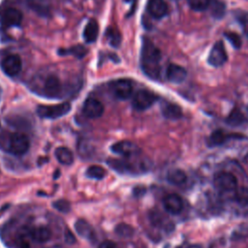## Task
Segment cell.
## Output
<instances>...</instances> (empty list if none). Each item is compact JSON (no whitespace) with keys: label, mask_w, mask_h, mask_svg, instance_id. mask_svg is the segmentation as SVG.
Wrapping results in <instances>:
<instances>
[{"label":"cell","mask_w":248,"mask_h":248,"mask_svg":"<svg viewBox=\"0 0 248 248\" xmlns=\"http://www.w3.org/2000/svg\"><path fill=\"white\" fill-rule=\"evenodd\" d=\"M147 11L154 18H162L168 13V5L165 0H148Z\"/></svg>","instance_id":"9a60e30c"},{"label":"cell","mask_w":248,"mask_h":248,"mask_svg":"<svg viewBox=\"0 0 248 248\" xmlns=\"http://www.w3.org/2000/svg\"><path fill=\"white\" fill-rule=\"evenodd\" d=\"M244 114L237 108H233L228 115L226 122L231 126H239L245 122Z\"/></svg>","instance_id":"d4e9b609"},{"label":"cell","mask_w":248,"mask_h":248,"mask_svg":"<svg viewBox=\"0 0 248 248\" xmlns=\"http://www.w3.org/2000/svg\"><path fill=\"white\" fill-rule=\"evenodd\" d=\"M55 157L57 161L62 165H72L74 162V156L72 151L64 146H60L55 149Z\"/></svg>","instance_id":"603a6c76"},{"label":"cell","mask_w":248,"mask_h":248,"mask_svg":"<svg viewBox=\"0 0 248 248\" xmlns=\"http://www.w3.org/2000/svg\"><path fill=\"white\" fill-rule=\"evenodd\" d=\"M243 135L239 134H228L222 130L214 131L207 140V145L208 146H218L224 144L226 141H228L230 139H241Z\"/></svg>","instance_id":"5bb4252c"},{"label":"cell","mask_w":248,"mask_h":248,"mask_svg":"<svg viewBox=\"0 0 248 248\" xmlns=\"http://www.w3.org/2000/svg\"><path fill=\"white\" fill-rule=\"evenodd\" d=\"M29 236L36 242L39 243H44L49 240L51 236V232L48 228L45 226H39L35 227L29 232Z\"/></svg>","instance_id":"ac0fdd59"},{"label":"cell","mask_w":248,"mask_h":248,"mask_svg":"<svg viewBox=\"0 0 248 248\" xmlns=\"http://www.w3.org/2000/svg\"><path fill=\"white\" fill-rule=\"evenodd\" d=\"M211 15L216 18H221L226 12L225 4L219 0H210L209 7Z\"/></svg>","instance_id":"484cf974"},{"label":"cell","mask_w":248,"mask_h":248,"mask_svg":"<svg viewBox=\"0 0 248 248\" xmlns=\"http://www.w3.org/2000/svg\"><path fill=\"white\" fill-rule=\"evenodd\" d=\"M86 175L93 179H102L106 175V170L100 166H90L86 170Z\"/></svg>","instance_id":"4316f807"},{"label":"cell","mask_w":248,"mask_h":248,"mask_svg":"<svg viewBox=\"0 0 248 248\" xmlns=\"http://www.w3.org/2000/svg\"><path fill=\"white\" fill-rule=\"evenodd\" d=\"M82 111L88 118H98L104 112V106L99 100L95 98H88L83 103Z\"/></svg>","instance_id":"7c38bea8"},{"label":"cell","mask_w":248,"mask_h":248,"mask_svg":"<svg viewBox=\"0 0 248 248\" xmlns=\"http://www.w3.org/2000/svg\"><path fill=\"white\" fill-rule=\"evenodd\" d=\"M126 2H130V1H132V0H125Z\"/></svg>","instance_id":"d590c367"},{"label":"cell","mask_w":248,"mask_h":248,"mask_svg":"<svg viewBox=\"0 0 248 248\" xmlns=\"http://www.w3.org/2000/svg\"><path fill=\"white\" fill-rule=\"evenodd\" d=\"M115 232L121 237H130L133 235L134 230L131 226L122 223V224H119L116 226Z\"/></svg>","instance_id":"f546056e"},{"label":"cell","mask_w":248,"mask_h":248,"mask_svg":"<svg viewBox=\"0 0 248 248\" xmlns=\"http://www.w3.org/2000/svg\"><path fill=\"white\" fill-rule=\"evenodd\" d=\"M1 68L7 76L15 77L21 71V59L16 54L8 55L2 60Z\"/></svg>","instance_id":"30bf717a"},{"label":"cell","mask_w":248,"mask_h":248,"mask_svg":"<svg viewBox=\"0 0 248 248\" xmlns=\"http://www.w3.org/2000/svg\"><path fill=\"white\" fill-rule=\"evenodd\" d=\"M98 248H118V246L111 240H105L100 243Z\"/></svg>","instance_id":"836d02e7"},{"label":"cell","mask_w":248,"mask_h":248,"mask_svg":"<svg viewBox=\"0 0 248 248\" xmlns=\"http://www.w3.org/2000/svg\"><path fill=\"white\" fill-rule=\"evenodd\" d=\"M242 22H247L246 20H242ZM247 24V29H246V33H247V36H248V22L246 23Z\"/></svg>","instance_id":"e575fe53"},{"label":"cell","mask_w":248,"mask_h":248,"mask_svg":"<svg viewBox=\"0 0 248 248\" xmlns=\"http://www.w3.org/2000/svg\"><path fill=\"white\" fill-rule=\"evenodd\" d=\"M108 164L114 170L120 173H141L147 171L151 168L150 161L142 157L141 154L125 158V160H109Z\"/></svg>","instance_id":"7a4b0ae2"},{"label":"cell","mask_w":248,"mask_h":248,"mask_svg":"<svg viewBox=\"0 0 248 248\" xmlns=\"http://www.w3.org/2000/svg\"><path fill=\"white\" fill-rule=\"evenodd\" d=\"M71 109V105L69 103H62L53 106L41 105L37 108V113L41 118L56 119L66 115Z\"/></svg>","instance_id":"277c9868"},{"label":"cell","mask_w":248,"mask_h":248,"mask_svg":"<svg viewBox=\"0 0 248 248\" xmlns=\"http://www.w3.org/2000/svg\"><path fill=\"white\" fill-rule=\"evenodd\" d=\"M163 205L167 212L170 214H178L183 208V201L176 194H169L164 198Z\"/></svg>","instance_id":"4fadbf2b"},{"label":"cell","mask_w":248,"mask_h":248,"mask_svg":"<svg viewBox=\"0 0 248 248\" xmlns=\"http://www.w3.org/2000/svg\"><path fill=\"white\" fill-rule=\"evenodd\" d=\"M167 78L173 83H180L182 82L187 76L186 70L176 64H170L167 68Z\"/></svg>","instance_id":"2e32d148"},{"label":"cell","mask_w":248,"mask_h":248,"mask_svg":"<svg viewBox=\"0 0 248 248\" xmlns=\"http://www.w3.org/2000/svg\"><path fill=\"white\" fill-rule=\"evenodd\" d=\"M156 100L157 97L152 92L145 89H141L136 92V94L133 97L132 104L137 110H144L150 108Z\"/></svg>","instance_id":"8992f818"},{"label":"cell","mask_w":248,"mask_h":248,"mask_svg":"<svg viewBox=\"0 0 248 248\" xmlns=\"http://www.w3.org/2000/svg\"><path fill=\"white\" fill-rule=\"evenodd\" d=\"M75 228L77 232L81 235L82 237L88 239V240H92L95 236V232L93 228L84 220H78L77 221V223L75 224Z\"/></svg>","instance_id":"7402d4cb"},{"label":"cell","mask_w":248,"mask_h":248,"mask_svg":"<svg viewBox=\"0 0 248 248\" xmlns=\"http://www.w3.org/2000/svg\"><path fill=\"white\" fill-rule=\"evenodd\" d=\"M162 113L163 115L170 120L178 119L182 116V109L179 106L172 103H164L162 105Z\"/></svg>","instance_id":"d6986e66"},{"label":"cell","mask_w":248,"mask_h":248,"mask_svg":"<svg viewBox=\"0 0 248 248\" xmlns=\"http://www.w3.org/2000/svg\"><path fill=\"white\" fill-rule=\"evenodd\" d=\"M22 20V14L16 8H6L0 14V22L5 27L19 26Z\"/></svg>","instance_id":"9c48e42d"},{"label":"cell","mask_w":248,"mask_h":248,"mask_svg":"<svg viewBox=\"0 0 248 248\" xmlns=\"http://www.w3.org/2000/svg\"><path fill=\"white\" fill-rule=\"evenodd\" d=\"M228 59V55L222 41H218L212 46L209 55H208V63L213 67H219L226 63Z\"/></svg>","instance_id":"52a82bcc"},{"label":"cell","mask_w":248,"mask_h":248,"mask_svg":"<svg viewBox=\"0 0 248 248\" xmlns=\"http://www.w3.org/2000/svg\"><path fill=\"white\" fill-rule=\"evenodd\" d=\"M27 4L37 14L41 16L48 15L49 7L46 0H27Z\"/></svg>","instance_id":"cb8c5ba5"},{"label":"cell","mask_w":248,"mask_h":248,"mask_svg":"<svg viewBox=\"0 0 248 248\" xmlns=\"http://www.w3.org/2000/svg\"><path fill=\"white\" fill-rule=\"evenodd\" d=\"M30 146V141L27 136L22 133H15L10 137L8 142V150L16 156L23 155L27 152Z\"/></svg>","instance_id":"5b68a950"},{"label":"cell","mask_w":248,"mask_h":248,"mask_svg":"<svg viewBox=\"0 0 248 248\" xmlns=\"http://www.w3.org/2000/svg\"><path fill=\"white\" fill-rule=\"evenodd\" d=\"M111 151L124 156L125 158H130L141 154L140 149L134 142L129 140H121L114 143L111 146Z\"/></svg>","instance_id":"ba28073f"},{"label":"cell","mask_w":248,"mask_h":248,"mask_svg":"<svg viewBox=\"0 0 248 248\" xmlns=\"http://www.w3.org/2000/svg\"><path fill=\"white\" fill-rule=\"evenodd\" d=\"M214 186L222 193L236 192L237 179L236 177L227 171H220L214 175Z\"/></svg>","instance_id":"3957f363"},{"label":"cell","mask_w":248,"mask_h":248,"mask_svg":"<svg viewBox=\"0 0 248 248\" xmlns=\"http://www.w3.org/2000/svg\"><path fill=\"white\" fill-rule=\"evenodd\" d=\"M167 179L168 181L175 186H182L186 183L187 180V175L186 173L179 169H173L170 170L167 174Z\"/></svg>","instance_id":"44dd1931"},{"label":"cell","mask_w":248,"mask_h":248,"mask_svg":"<svg viewBox=\"0 0 248 248\" xmlns=\"http://www.w3.org/2000/svg\"><path fill=\"white\" fill-rule=\"evenodd\" d=\"M108 38L111 46H117L120 43V35L119 33L114 29H108Z\"/></svg>","instance_id":"1f68e13d"},{"label":"cell","mask_w":248,"mask_h":248,"mask_svg":"<svg viewBox=\"0 0 248 248\" xmlns=\"http://www.w3.org/2000/svg\"><path fill=\"white\" fill-rule=\"evenodd\" d=\"M224 36L226 39L231 43V45L235 47V48H240L241 47V38L238 36V34L234 32H225Z\"/></svg>","instance_id":"4dcf8cb0"},{"label":"cell","mask_w":248,"mask_h":248,"mask_svg":"<svg viewBox=\"0 0 248 248\" xmlns=\"http://www.w3.org/2000/svg\"><path fill=\"white\" fill-rule=\"evenodd\" d=\"M161 52L147 38H143L140 52V65L143 73L152 79H158L161 73Z\"/></svg>","instance_id":"6da1fadb"},{"label":"cell","mask_w":248,"mask_h":248,"mask_svg":"<svg viewBox=\"0 0 248 248\" xmlns=\"http://www.w3.org/2000/svg\"><path fill=\"white\" fill-rule=\"evenodd\" d=\"M54 207L56 209H58L59 211L63 212V213H67L69 210H70V204L67 201L65 200H60V201H57L53 203Z\"/></svg>","instance_id":"d6a6232c"},{"label":"cell","mask_w":248,"mask_h":248,"mask_svg":"<svg viewBox=\"0 0 248 248\" xmlns=\"http://www.w3.org/2000/svg\"><path fill=\"white\" fill-rule=\"evenodd\" d=\"M190 8L197 12H202L209 7L210 0H187Z\"/></svg>","instance_id":"f1b7e54d"},{"label":"cell","mask_w":248,"mask_h":248,"mask_svg":"<svg viewBox=\"0 0 248 248\" xmlns=\"http://www.w3.org/2000/svg\"><path fill=\"white\" fill-rule=\"evenodd\" d=\"M150 218H151L152 223H153L154 225H156V226L163 227V228H165V229H170V223L169 222V220H168L166 217L162 216V215L160 214V212H153V213L151 214Z\"/></svg>","instance_id":"83f0119b"},{"label":"cell","mask_w":248,"mask_h":248,"mask_svg":"<svg viewBox=\"0 0 248 248\" xmlns=\"http://www.w3.org/2000/svg\"><path fill=\"white\" fill-rule=\"evenodd\" d=\"M99 33V26L95 19H90L83 30V38L87 43H93L96 41Z\"/></svg>","instance_id":"ffe728a7"},{"label":"cell","mask_w":248,"mask_h":248,"mask_svg":"<svg viewBox=\"0 0 248 248\" xmlns=\"http://www.w3.org/2000/svg\"><path fill=\"white\" fill-rule=\"evenodd\" d=\"M44 92L48 97H57L61 92V83L57 77L49 76L44 83Z\"/></svg>","instance_id":"e0dca14e"},{"label":"cell","mask_w":248,"mask_h":248,"mask_svg":"<svg viewBox=\"0 0 248 248\" xmlns=\"http://www.w3.org/2000/svg\"><path fill=\"white\" fill-rule=\"evenodd\" d=\"M111 90L118 99L126 100L130 98L133 93V84L126 78L117 79L111 83Z\"/></svg>","instance_id":"8fae6325"}]
</instances>
